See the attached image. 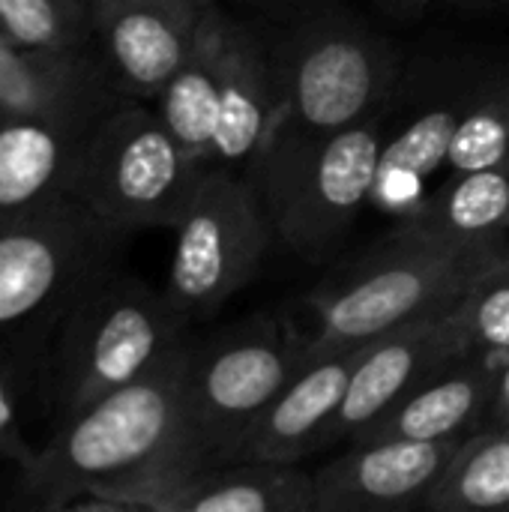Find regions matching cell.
I'll use <instances>...</instances> for the list:
<instances>
[{
  "mask_svg": "<svg viewBox=\"0 0 509 512\" xmlns=\"http://www.w3.org/2000/svg\"><path fill=\"white\" fill-rule=\"evenodd\" d=\"M192 345L195 339L150 375L51 426L36 459L18 471L9 507L60 512L93 486L156 462L192 468L183 456V390Z\"/></svg>",
  "mask_w": 509,
  "mask_h": 512,
  "instance_id": "6da1fadb",
  "label": "cell"
},
{
  "mask_svg": "<svg viewBox=\"0 0 509 512\" xmlns=\"http://www.w3.org/2000/svg\"><path fill=\"white\" fill-rule=\"evenodd\" d=\"M129 234L75 195L0 219V366L30 384L72 306L117 267Z\"/></svg>",
  "mask_w": 509,
  "mask_h": 512,
  "instance_id": "7a4b0ae2",
  "label": "cell"
},
{
  "mask_svg": "<svg viewBox=\"0 0 509 512\" xmlns=\"http://www.w3.org/2000/svg\"><path fill=\"white\" fill-rule=\"evenodd\" d=\"M501 255L504 246L453 243L396 225L312 294L315 330L303 339V366L459 306Z\"/></svg>",
  "mask_w": 509,
  "mask_h": 512,
  "instance_id": "3957f363",
  "label": "cell"
},
{
  "mask_svg": "<svg viewBox=\"0 0 509 512\" xmlns=\"http://www.w3.org/2000/svg\"><path fill=\"white\" fill-rule=\"evenodd\" d=\"M189 324L162 288L117 267L105 273L63 318L36 369L48 423L150 375L192 339Z\"/></svg>",
  "mask_w": 509,
  "mask_h": 512,
  "instance_id": "277c9868",
  "label": "cell"
},
{
  "mask_svg": "<svg viewBox=\"0 0 509 512\" xmlns=\"http://www.w3.org/2000/svg\"><path fill=\"white\" fill-rule=\"evenodd\" d=\"M381 147L384 114L324 135L273 132L243 171L273 240L303 258L327 255L372 204Z\"/></svg>",
  "mask_w": 509,
  "mask_h": 512,
  "instance_id": "5b68a950",
  "label": "cell"
},
{
  "mask_svg": "<svg viewBox=\"0 0 509 512\" xmlns=\"http://www.w3.org/2000/svg\"><path fill=\"white\" fill-rule=\"evenodd\" d=\"M303 369V339L255 315L195 342L183 390V456L192 468L243 459L261 414Z\"/></svg>",
  "mask_w": 509,
  "mask_h": 512,
  "instance_id": "8992f818",
  "label": "cell"
},
{
  "mask_svg": "<svg viewBox=\"0 0 509 512\" xmlns=\"http://www.w3.org/2000/svg\"><path fill=\"white\" fill-rule=\"evenodd\" d=\"M201 174L156 108L120 99L90 129L69 195L123 234L174 231Z\"/></svg>",
  "mask_w": 509,
  "mask_h": 512,
  "instance_id": "52a82bcc",
  "label": "cell"
},
{
  "mask_svg": "<svg viewBox=\"0 0 509 512\" xmlns=\"http://www.w3.org/2000/svg\"><path fill=\"white\" fill-rule=\"evenodd\" d=\"M273 66L276 120L270 135H324L357 126L384 114L399 84L393 48L351 15L309 18L282 42Z\"/></svg>",
  "mask_w": 509,
  "mask_h": 512,
  "instance_id": "ba28073f",
  "label": "cell"
},
{
  "mask_svg": "<svg viewBox=\"0 0 509 512\" xmlns=\"http://www.w3.org/2000/svg\"><path fill=\"white\" fill-rule=\"evenodd\" d=\"M273 243L255 186L237 168H204L174 225L165 297L189 321L213 315L261 270Z\"/></svg>",
  "mask_w": 509,
  "mask_h": 512,
  "instance_id": "9c48e42d",
  "label": "cell"
},
{
  "mask_svg": "<svg viewBox=\"0 0 509 512\" xmlns=\"http://www.w3.org/2000/svg\"><path fill=\"white\" fill-rule=\"evenodd\" d=\"M471 351L477 348L465 327L462 303L360 345L345 399L327 432V447L351 441L417 384Z\"/></svg>",
  "mask_w": 509,
  "mask_h": 512,
  "instance_id": "30bf717a",
  "label": "cell"
},
{
  "mask_svg": "<svg viewBox=\"0 0 509 512\" xmlns=\"http://www.w3.org/2000/svg\"><path fill=\"white\" fill-rule=\"evenodd\" d=\"M216 0H93V45L123 99L153 102Z\"/></svg>",
  "mask_w": 509,
  "mask_h": 512,
  "instance_id": "8fae6325",
  "label": "cell"
},
{
  "mask_svg": "<svg viewBox=\"0 0 509 512\" xmlns=\"http://www.w3.org/2000/svg\"><path fill=\"white\" fill-rule=\"evenodd\" d=\"M462 441H357L312 474L315 512L426 510Z\"/></svg>",
  "mask_w": 509,
  "mask_h": 512,
  "instance_id": "7c38bea8",
  "label": "cell"
},
{
  "mask_svg": "<svg viewBox=\"0 0 509 512\" xmlns=\"http://www.w3.org/2000/svg\"><path fill=\"white\" fill-rule=\"evenodd\" d=\"M120 99L96 45L27 48L0 33V111L99 120Z\"/></svg>",
  "mask_w": 509,
  "mask_h": 512,
  "instance_id": "4fadbf2b",
  "label": "cell"
},
{
  "mask_svg": "<svg viewBox=\"0 0 509 512\" xmlns=\"http://www.w3.org/2000/svg\"><path fill=\"white\" fill-rule=\"evenodd\" d=\"M474 84L477 81L462 72L453 78H438L426 87L420 105L393 132L384 129L372 204L402 219L429 195L432 174L447 168V153Z\"/></svg>",
  "mask_w": 509,
  "mask_h": 512,
  "instance_id": "5bb4252c",
  "label": "cell"
},
{
  "mask_svg": "<svg viewBox=\"0 0 509 512\" xmlns=\"http://www.w3.org/2000/svg\"><path fill=\"white\" fill-rule=\"evenodd\" d=\"M498 357L486 351H471L462 360L438 369L393 408H387L375 423L360 429L357 441H447L468 438L483 429L495 381Z\"/></svg>",
  "mask_w": 509,
  "mask_h": 512,
  "instance_id": "9a60e30c",
  "label": "cell"
},
{
  "mask_svg": "<svg viewBox=\"0 0 509 512\" xmlns=\"http://www.w3.org/2000/svg\"><path fill=\"white\" fill-rule=\"evenodd\" d=\"M93 126L96 120L0 111V219L69 195L81 147Z\"/></svg>",
  "mask_w": 509,
  "mask_h": 512,
  "instance_id": "2e32d148",
  "label": "cell"
},
{
  "mask_svg": "<svg viewBox=\"0 0 509 512\" xmlns=\"http://www.w3.org/2000/svg\"><path fill=\"white\" fill-rule=\"evenodd\" d=\"M354 360L357 348L306 363L249 432L243 459L300 462L327 447V432L345 399Z\"/></svg>",
  "mask_w": 509,
  "mask_h": 512,
  "instance_id": "e0dca14e",
  "label": "cell"
},
{
  "mask_svg": "<svg viewBox=\"0 0 509 512\" xmlns=\"http://www.w3.org/2000/svg\"><path fill=\"white\" fill-rule=\"evenodd\" d=\"M273 120H276L273 54L246 24L228 18L213 165L246 171V165L264 147Z\"/></svg>",
  "mask_w": 509,
  "mask_h": 512,
  "instance_id": "ac0fdd59",
  "label": "cell"
},
{
  "mask_svg": "<svg viewBox=\"0 0 509 512\" xmlns=\"http://www.w3.org/2000/svg\"><path fill=\"white\" fill-rule=\"evenodd\" d=\"M228 18L231 15H225L219 6L207 12L186 60L153 99L165 126L174 132L183 150L204 168L213 165Z\"/></svg>",
  "mask_w": 509,
  "mask_h": 512,
  "instance_id": "d6986e66",
  "label": "cell"
},
{
  "mask_svg": "<svg viewBox=\"0 0 509 512\" xmlns=\"http://www.w3.org/2000/svg\"><path fill=\"white\" fill-rule=\"evenodd\" d=\"M399 225L474 246H507L509 159L501 165L453 171Z\"/></svg>",
  "mask_w": 509,
  "mask_h": 512,
  "instance_id": "ffe728a7",
  "label": "cell"
},
{
  "mask_svg": "<svg viewBox=\"0 0 509 512\" xmlns=\"http://www.w3.org/2000/svg\"><path fill=\"white\" fill-rule=\"evenodd\" d=\"M435 512L509 510V429L471 432L426 501Z\"/></svg>",
  "mask_w": 509,
  "mask_h": 512,
  "instance_id": "44dd1931",
  "label": "cell"
},
{
  "mask_svg": "<svg viewBox=\"0 0 509 512\" xmlns=\"http://www.w3.org/2000/svg\"><path fill=\"white\" fill-rule=\"evenodd\" d=\"M509 159V72L477 78L456 126L447 174L501 165Z\"/></svg>",
  "mask_w": 509,
  "mask_h": 512,
  "instance_id": "7402d4cb",
  "label": "cell"
},
{
  "mask_svg": "<svg viewBox=\"0 0 509 512\" xmlns=\"http://www.w3.org/2000/svg\"><path fill=\"white\" fill-rule=\"evenodd\" d=\"M0 33L27 48H87L93 0H0Z\"/></svg>",
  "mask_w": 509,
  "mask_h": 512,
  "instance_id": "603a6c76",
  "label": "cell"
},
{
  "mask_svg": "<svg viewBox=\"0 0 509 512\" xmlns=\"http://www.w3.org/2000/svg\"><path fill=\"white\" fill-rule=\"evenodd\" d=\"M462 318L477 351L509 357V261L501 255L465 294Z\"/></svg>",
  "mask_w": 509,
  "mask_h": 512,
  "instance_id": "cb8c5ba5",
  "label": "cell"
},
{
  "mask_svg": "<svg viewBox=\"0 0 509 512\" xmlns=\"http://www.w3.org/2000/svg\"><path fill=\"white\" fill-rule=\"evenodd\" d=\"M36 450L21 426L18 411V381L0 366V456L9 459L18 471L27 468L36 459Z\"/></svg>",
  "mask_w": 509,
  "mask_h": 512,
  "instance_id": "d4e9b609",
  "label": "cell"
},
{
  "mask_svg": "<svg viewBox=\"0 0 509 512\" xmlns=\"http://www.w3.org/2000/svg\"><path fill=\"white\" fill-rule=\"evenodd\" d=\"M495 426V429H509V357L498 363V381H495V393L483 420V429Z\"/></svg>",
  "mask_w": 509,
  "mask_h": 512,
  "instance_id": "484cf974",
  "label": "cell"
},
{
  "mask_svg": "<svg viewBox=\"0 0 509 512\" xmlns=\"http://www.w3.org/2000/svg\"><path fill=\"white\" fill-rule=\"evenodd\" d=\"M378 3L399 18H411V15H420L432 0H378Z\"/></svg>",
  "mask_w": 509,
  "mask_h": 512,
  "instance_id": "4316f807",
  "label": "cell"
},
{
  "mask_svg": "<svg viewBox=\"0 0 509 512\" xmlns=\"http://www.w3.org/2000/svg\"><path fill=\"white\" fill-rule=\"evenodd\" d=\"M453 6H462V9H492V6H501L509 0H447Z\"/></svg>",
  "mask_w": 509,
  "mask_h": 512,
  "instance_id": "83f0119b",
  "label": "cell"
},
{
  "mask_svg": "<svg viewBox=\"0 0 509 512\" xmlns=\"http://www.w3.org/2000/svg\"><path fill=\"white\" fill-rule=\"evenodd\" d=\"M261 3H306V0H261Z\"/></svg>",
  "mask_w": 509,
  "mask_h": 512,
  "instance_id": "f1b7e54d",
  "label": "cell"
},
{
  "mask_svg": "<svg viewBox=\"0 0 509 512\" xmlns=\"http://www.w3.org/2000/svg\"><path fill=\"white\" fill-rule=\"evenodd\" d=\"M504 258L509 261V237H507V246H504Z\"/></svg>",
  "mask_w": 509,
  "mask_h": 512,
  "instance_id": "f546056e",
  "label": "cell"
}]
</instances>
